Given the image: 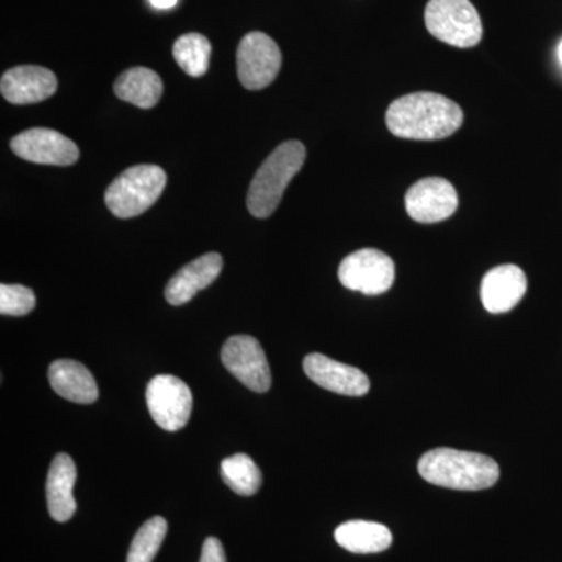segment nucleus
Instances as JSON below:
<instances>
[{
    "label": "nucleus",
    "mask_w": 562,
    "mask_h": 562,
    "mask_svg": "<svg viewBox=\"0 0 562 562\" xmlns=\"http://www.w3.org/2000/svg\"><path fill=\"white\" fill-rule=\"evenodd\" d=\"M527 276L519 266L502 265L491 269L482 281V302L492 314L512 312L527 292Z\"/></svg>",
    "instance_id": "14"
},
{
    "label": "nucleus",
    "mask_w": 562,
    "mask_h": 562,
    "mask_svg": "<svg viewBox=\"0 0 562 562\" xmlns=\"http://www.w3.org/2000/svg\"><path fill=\"white\" fill-rule=\"evenodd\" d=\"M150 5L157 10H171L179 0H149Z\"/></svg>",
    "instance_id": "25"
},
{
    "label": "nucleus",
    "mask_w": 562,
    "mask_h": 562,
    "mask_svg": "<svg viewBox=\"0 0 562 562\" xmlns=\"http://www.w3.org/2000/svg\"><path fill=\"white\" fill-rule=\"evenodd\" d=\"M36 299L32 290L22 284L0 286V313L3 316H25L35 308Z\"/></svg>",
    "instance_id": "23"
},
{
    "label": "nucleus",
    "mask_w": 562,
    "mask_h": 562,
    "mask_svg": "<svg viewBox=\"0 0 562 562\" xmlns=\"http://www.w3.org/2000/svg\"><path fill=\"white\" fill-rule=\"evenodd\" d=\"M417 469L425 482L454 491L490 490L501 479V468L491 457L447 447L425 453Z\"/></svg>",
    "instance_id": "2"
},
{
    "label": "nucleus",
    "mask_w": 562,
    "mask_h": 562,
    "mask_svg": "<svg viewBox=\"0 0 562 562\" xmlns=\"http://www.w3.org/2000/svg\"><path fill=\"white\" fill-rule=\"evenodd\" d=\"M457 190L449 180L427 177L414 183L406 192L405 206L409 217L420 224H436L449 220L458 209Z\"/></svg>",
    "instance_id": "10"
},
{
    "label": "nucleus",
    "mask_w": 562,
    "mask_h": 562,
    "mask_svg": "<svg viewBox=\"0 0 562 562\" xmlns=\"http://www.w3.org/2000/svg\"><path fill=\"white\" fill-rule=\"evenodd\" d=\"M305 158L306 149L301 140H286L266 158L247 192V209L251 216L260 220L272 216L288 184L301 171Z\"/></svg>",
    "instance_id": "3"
},
{
    "label": "nucleus",
    "mask_w": 562,
    "mask_h": 562,
    "mask_svg": "<svg viewBox=\"0 0 562 562\" xmlns=\"http://www.w3.org/2000/svg\"><path fill=\"white\" fill-rule=\"evenodd\" d=\"M168 532V522L162 517H151L136 532L128 550L127 562H151L157 557Z\"/></svg>",
    "instance_id": "22"
},
{
    "label": "nucleus",
    "mask_w": 562,
    "mask_h": 562,
    "mask_svg": "<svg viewBox=\"0 0 562 562\" xmlns=\"http://www.w3.org/2000/svg\"><path fill=\"white\" fill-rule=\"evenodd\" d=\"M238 77L244 88L251 91L269 87L281 69V52L276 41L262 32L244 36L236 52Z\"/></svg>",
    "instance_id": "7"
},
{
    "label": "nucleus",
    "mask_w": 562,
    "mask_h": 562,
    "mask_svg": "<svg viewBox=\"0 0 562 562\" xmlns=\"http://www.w3.org/2000/svg\"><path fill=\"white\" fill-rule=\"evenodd\" d=\"M173 58L188 76L202 77L210 66L211 44L201 33H187L176 41Z\"/></svg>",
    "instance_id": "21"
},
{
    "label": "nucleus",
    "mask_w": 562,
    "mask_h": 562,
    "mask_svg": "<svg viewBox=\"0 0 562 562\" xmlns=\"http://www.w3.org/2000/svg\"><path fill=\"white\" fill-rule=\"evenodd\" d=\"M221 476L233 492L250 497L260 491L262 476L257 462L249 454L236 453L221 462Z\"/></svg>",
    "instance_id": "20"
},
{
    "label": "nucleus",
    "mask_w": 562,
    "mask_h": 562,
    "mask_svg": "<svg viewBox=\"0 0 562 562\" xmlns=\"http://www.w3.org/2000/svg\"><path fill=\"white\" fill-rule=\"evenodd\" d=\"M335 539L347 552L380 553L390 549L392 532L382 524L369 522V520H349L336 528Z\"/></svg>",
    "instance_id": "18"
},
{
    "label": "nucleus",
    "mask_w": 562,
    "mask_h": 562,
    "mask_svg": "<svg viewBox=\"0 0 562 562\" xmlns=\"http://www.w3.org/2000/svg\"><path fill=\"white\" fill-rule=\"evenodd\" d=\"M114 92L121 101L132 103L138 109L149 110L160 102L162 81L155 70L132 68L117 77Z\"/></svg>",
    "instance_id": "19"
},
{
    "label": "nucleus",
    "mask_w": 562,
    "mask_h": 562,
    "mask_svg": "<svg viewBox=\"0 0 562 562\" xmlns=\"http://www.w3.org/2000/svg\"><path fill=\"white\" fill-rule=\"evenodd\" d=\"M76 480V462L68 453H58L52 461L46 484L47 508L57 522H68L76 514L77 503L72 494Z\"/></svg>",
    "instance_id": "16"
},
{
    "label": "nucleus",
    "mask_w": 562,
    "mask_h": 562,
    "mask_svg": "<svg viewBox=\"0 0 562 562\" xmlns=\"http://www.w3.org/2000/svg\"><path fill=\"white\" fill-rule=\"evenodd\" d=\"M52 390L66 401L90 405L99 398L98 383L87 366L74 360H58L49 368Z\"/></svg>",
    "instance_id": "17"
},
{
    "label": "nucleus",
    "mask_w": 562,
    "mask_h": 562,
    "mask_svg": "<svg viewBox=\"0 0 562 562\" xmlns=\"http://www.w3.org/2000/svg\"><path fill=\"white\" fill-rule=\"evenodd\" d=\"M11 150L36 165L70 166L79 160V147L68 136L50 128H31L14 136Z\"/></svg>",
    "instance_id": "11"
},
{
    "label": "nucleus",
    "mask_w": 562,
    "mask_h": 562,
    "mask_svg": "<svg viewBox=\"0 0 562 562\" xmlns=\"http://www.w3.org/2000/svg\"><path fill=\"white\" fill-rule=\"evenodd\" d=\"M222 257L216 251L202 255L198 260L180 269L166 286V301L173 306L184 305L194 299L199 291L209 288L222 271Z\"/></svg>",
    "instance_id": "15"
},
{
    "label": "nucleus",
    "mask_w": 562,
    "mask_h": 562,
    "mask_svg": "<svg viewBox=\"0 0 562 562\" xmlns=\"http://www.w3.org/2000/svg\"><path fill=\"white\" fill-rule=\"evenodd\" d=\"M201 562H227L224 547L216 538H206L202 547Z\"/></svg>",
    "instance_id": "24"
},
{
    "label": "nucleus",
    "mask_w": 562,
    "mask_h": 562,
    "mask_svg": "<svg viewBox=\"0 0 562 562\" xmlns=\"http://www.w3.org/2000/svg\"><path fill=\"white\" fill-rule=\"evenodd\" d=\"M425 25L435 38L460 49L476 46L483 38V24L471 0H430Z\"/></svg>",
    "instance_id": "5"
},
{
    "label": "nucleus",
    "mask_w": 562,
    "mask_h": 562,
    "mask_svg": "<svg viewBox=\"0 0 562 562\" xmlns=\"http://www.w3.org/2000/svg\"><path fill=\"white\" fill-rule=\"evenodd\" d=\"M221 358L227 371L250 391L271 390V368L257 339L247 335L232 336L222 347Z\"/></svg>",
    "instance_id": "9"
},
{
    "label": "nucleus",
    "mask_w": 562,
    "mask_h": 562,
    "mask_svg": "<svg viewBox=\"0 0 562 562\" xmlns=\"http://www.w3.org/2000/svg\"><path fill=\"white\" fill-rule=\"evenodd\" d=\"M147 408L162 430L179 431L187 427L192 412L190 387L173 375H157L146 391Z\"/></svg>",
    "instance_id": "8"
},
{
    "label": "nucleus",
    "mask_w": 562,
    "mask_h": 562,
    "mask_svg": "<svg viewBox=\"0 0 562 562\" xmlns=\"http://www.w3.org/2000/svg\"><path fill=\"white\" fill-rule=\"evenodd\" d=\"M464 114L458 103L435 92H414L391 103L386 125L403 139L436 140L460 131Z\"/></svg>",
    "instance_id": "1"
},
{
    "label": "nucleus",
    "mask_w": 562,
    "mask_h": 562,
    "mask_svg": "<svg viewBox=\"0 0 562 562\" xmlns=\"http://www.w3.org/2000/svg\"><path fill=\"white\" fill-rule=\"evenodd\" d=\"M303 371L317 386L335 394L361 397L371 390V382L364 372L344 362L331 360L325 355H308L303 361Z\"/></svg>",
    "instance_id": "12"
},
{
    "label": "nucleus",
    "mask_w": 562,
    "mask_h": 562,
    "mask_svg": "<svg viewBox=\"0 0 562 562\" xmlns=\"http://www.w3.org/2000/svg\"><path fill=\"white\" fill-rule=\"evenodd\" d=\"M338 276L347 290L380 295L394 284L395 265L382 250L361 249L344 258Z\"/></svg>",
    "instance_id": "6"
},
{
    "label": "nucleus",
    "mask_w": 562,
    "mask_h": 562,
    "mask_svg": "<svg viewBox=\"0 0 562 562\" xmlns=\"http://www.w3.org/2000/svg\"><path fill=\"white\" fill-rule=\"evenodd\" d=\"M558 58H560L562 65V41L560 43V47H558Z\"/></svg>",
    "instance_id": "26"
},
{
    "label": "nucleus",
    "mask_w": 562,
    "mask_h": 562,
    "mask_svg": "<svg viewBox=\"0 0 562 562\" xmlns=\"http://www.w3.org/2000/svg\"><path fill=\"white\" fill-rule=\"evenodd\" d=\"M57 88L55 74L41 66H18L7 70L0 81L3 98L14 105L46 101L55 94Z\"/></svg>",
    "instance_id": "13"
},
{
    "label": "nucleus",
    "mask_w": 562,
    "mask_h": 562,
    "mask_svg": "<svg viewBox=\"0 0 562 562\" xmlns=\"http://www.w3.org/2000/svg\"><path fill=\"white\" fill-rule=\"evenodd\" d=\"M166 187V173L160 166H133L117 177L105 192L111 213L121 220L139 216L160 199Z\"/></svg>",
    "instance_id": "4"
}]
</instances>
